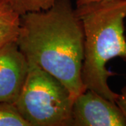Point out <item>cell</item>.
Segmentation results:
<instances>
[{"label":"cell","mask_w":126,"mask_h":126,"mask_svg":"<svg viewBox=\"0 0 126 126\" xmlns=\"http://www.w3.org/2000/svg\"><path fill=\"white\" fill-rule=\"evenodd\" d=\"M84 42L83 25L71 0H55L48 10L20 16L19 49L28 62L57 78L74 100L86 90L81 79Z\"/></svg>","instance_id":"cell-1"},{"label":"cell","mask_w":126,"mask_h":126,"mask_svg":"<svg viewBox=\"0 0 126 126\" xmlns=\"http://www.w3.org/2000/svg\"><path fill=\"white\" fill-rule=\"evenodd\" d=\"M75 11L85 36L83 83L86 90L115 102L118 93L110 88L108 79L116 74L107 64L115 58L126 63V0H100L77 6Z\"/></svg>","instance_id":"cell-2"},{"label":"cell","mask_w":126,"mask_h":126,"mask_svg":"<svg viewBox=\"0 0 126 126\" xmlns=\"http://www.w3.org/2000/svg\"><path fill=\"white\" fill-rule=\"evenodd\" d=\"M23 89L14 103L30 126H69L74 99L57 78L28 62Z\"/></svg>","instance_id":"cell-3"},{"label":"cell","mask_w":126,"mask_h":126,"mask_svg":"<svg viewBox=\"0 0 126 126\" xmlns=\"http://www.w3.org/2000/svg\"><path fill=\"white\" fill-rule=\"evenodd\" d=\"M70 126H126V119L115 102L86 90L73 102Z\"/></svg>","instance_id":"cell-4"},{"label":"cell","mask_w":126,"mask_h":126,"mask_svg":"<svg viewBox=\"0 0 126 126\" xmlns=\"http://www.w3.org/2000/svg\"><path fill=\"white\" fill-rule=\"evenodd\" d=\"M29 64L16 41L0 48V102L14 104L23 89Z\"/></svg>","instance_id":"cell-5"},{"label":"cell","mask_w":126,"mask_h":126,"mask_svg":"<svg viewBox=\"0 0 126 126\" xmlns=\"http://www.w3.org/2000/svg\"><path fill=\"white\" fill-rule=\"evenodd\" d=\"M20 16L15 11L9 0H0V48L18 37Z\"/></svg>","instance_id":"cell-6"},{"label":"cell","mask_w":126,"mask_h":126,"mask_svg":"<svg viewBox=\"0 0 126 126\" xmlns=\"http://www.w3.org/2000/svg\"><path fill=\"white\" fill-rule=\"evenodd\" d=\"M0 126H30L13 103L0 102Z\"/></svg>","instance_id":"cell-7"},{"label":"cell","mask_w":126,"mask_h":126,"mask_svg":"<svg viewBox=\"0 0 126 126\" xmlns=\"http://www.w3.org/2000/svg\"><path fill=\"white\" fill-rule=\"evenodd\" d=\"M14 9L20 16L46 11L54 4L55 0H9Z\"/></svg>","instance_id":"cell-8"},{"label":"cell","mask_w":126,"mask_h":126,"mask_svg":"<svg viewBox=\"0 0 126 126\" xmlns=\"http://www.w3.org/2000/svg\"><path fill=\"white\" fill-rule=\"evenodd\" d=\"M115 103L121 109L126 119V85L121 89V93H118Z\"/></svg>","instance_id":"cell-9"},{"label":"cell","mask_w":126,"mask_h":126,"mask_svg":"<svg viewBox=\"0 0 126 126\" xmlns=\"http://www.w3.org/2000/svg\"><path fill=\"white\" fill-rule=\"evenodd\" d=\"M100 1V0H77V6L84 4L90 2H93V1Z\"/></svg>","instance_id":"cell-10"}]
</instances>
